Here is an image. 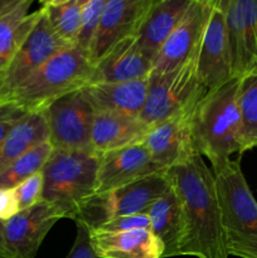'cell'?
<instances>
[{
  "instance_id": "14",
  "label": "cell",
  "mask_w": 257,
  "mask_h": 258,
  "mask_svg": "<svg viewBox=\"0 0 257 258\" xmlns=\"http://www.w3.org/2000/svg\"><path fill=\"white\" fill-rule=\"evenodd\" d=\"M154 0H107L91 47V63L96 64L116 44L135 37Z\"/></svg>"
},
{
  "instance_id": "26",
  "label": "cell",
  "mask_w": 257,
  "mask_h": 258,
  "mask_svg": "<svg viewBox=\"0 0 257 258\" xmlns=\"http://www.w3.org/2000/svg\"><path fill=\"white\" fill-rule=\"evenodd\" d=\"M224 12H226L227 39H228L229 52H231L232 71H233L234 78H239L248 70L243 20H242L239 0H224Z\"/></svg>"
},
{
  "instance_id": "4",
  "label": "cell",
  "mask_w": 257,
  "mask_h": 258,
  "mask_svg": "<svg viewBox=\"0 0 257 258\" xmlns=\"http://www.w3.org/2000/svg\"><path fill=\"white\" fill-rule=\"evenodd\" d=\"M228 256L257 258V201L238 160L214 173Z\"/></svg>"
},
{
  "instance_id": "20",
  "label": "cell",
  "mask_w": 257,
  "mask_h": 258,
  "mask_svg": "<svg viewBox=\"0 0 257 258\" xmlns=\"http://www.w3.org/2000/svg\"><path fill=\"white\" fill-rule=\"evenodd\" d=\"M150 126L140 117L95 113L90 150L97 156L141 143Z\"/></svg>"
},
{
  "instance_id": "27",
  "label": "cell",
  "mask_w": 257,
  "mask_h": 258,
  "mask_svg": "<svg viewBox=\"0 0 257 258\" xmlns=\"http://www.w3.org/2000/svg\"><path fill=\"white\" fill-rule=\"evenodd\" d=\"M52 151V145L47 141L17 159L0 174V189H14L35 173L42 171Z\"/></svg>"
},
{
  "instance_id": "24",
  "label": "cell",
  "mask_w": 257,
  "mask_h": 258,
  "mask_svg": "<svg viewBox=\"0 0 257 258\" xmlns=\"http://www.w3.org/2000/svg\"><path fill=\"white\" fill-rule=\"evenodd\" d=\"M85 0H44V9L50 28L67 47H76L81 27V14Z\"/></svg>"
},
{
  "instance_id": "15",
  "label": "cell",
  "mask_w": 257,
  "mask_h": 258,
  "mask_svg": "<svg viewBox=\"0 0 257 258\" xmlns=\"http://www.w3.org/2000/svg\"><path fill=\"white\" fill-rule=\"evenodd\" d=\"M161 171L143 143L108 151L100 156L96 194L113 190Z\"/></svg>"
},
{
  "instance_id": "19",
  "label": "cell",
  "mask_w": 257,
  "mask_h": 258,
  "mask_svg": "<svg viewBox=\"0 0 257 258\" xmlns=\"http://www.w3.org/2000/svg\"><path fill=\"white\" fill-rule=\"evenodd\" d=\"M146 214L150 219V231L164 246L163 258L179 256L185 237V221L183 204L171 183L170 188L149 207Z\"/></svg>"
},
{
  "instance_id": "33",
  "label": "cell",
  "mask_w": 257,
  "mask_h": 258,
  "mask_svg": "<svg viewBox=\"0 0 257 258\" xmlns=\"http://www.w3.org/2000/svg\"><path fill=\"white\" fill-rule=\"evenodd\" d=\"M27 112L13 105H0V146L15 123Z\"/></svg>"
},
{
  "instance_id": "16",
  "label": "cell",
  "mask_w": 257,
  "mask_h": 258,
  "mask_svg": "<svg viewBox=\"0 0 257 258\" xmlns=\"http://www.w3.org/2000/svg\"><path fill=\"white\" fill-rule=\"evenodd\" d=\"M149 77L127 82L88 83L81 88L95 113L140 117L148 95Z\"/></svg>"
},
{
  "instance_id": "23",
  "label": "cell",
  "mask_w": 257,
  "mask_h": 258,
  "mask_svg": "<svg viewBox=\"0 0 257 258\" xmlns=\"http://www.w3.org/2000/svg\"><path fill=\"white\" fill-rule=\"evenodd\" d=\"M30 5L32 0H19L9 13L0 18V71L39 19L40 9L29 13Z\"/></svg>"
},
{
  "instance_id": "22",
  "label": "cell",
  "mask_w": 257,
  "mask_h": 258,
  "mask_svg": "<svg viewBox=\"0 0 257 258\" xmlns=\"http://www.w3.org/2000/svg\"><path fill=\"white\" fill-rule=\"evenodd\" d=\"M48 140L49 128L44 110L25 113L0 146V174L20 156Z\"/></svg>"
},
{
  "instance_id": "36",
  "label": "cell",
  "mask_w": 257,
  "mask_h": 258,
  "mask_svg": "<svg viewBox=\"0 0 257 258\" xmlns=\"http://www.w3.org/2000/svg\"><path fill=\"white\" fill-rule=\"evenodd\" d=\"M18 3L19 0H0V18L9 13Z\"/></svg>"
},
{
  "instance_id": "8",
  "label": "cell",
  "mask_w": 257,
  "mask_h": 258,
  "mask_svg": "<svg viewBox=\"0 0 257 258\" xmlns=\"http://www.w3.org/2000/svg\"><path fill=\"white\" fill-rule=\"evenodd\" d=\"M39 9L40 17L37 24L0 71V105L34 71L58 52L68 48L52 30L44 9L42 7Z\"/></svg>"
},
{
  "instance_id": "2",
  "label": "cell",
  "mask_w": 257,
  "mask_h": 258,
  "mask_svg": "<svg viewBox=\"0 0 257 258\" xmlns=\"http://www.w3.org/2000/svg\"><path fill=\"white\" fill-rule=\"evenodd\" d=\"M239 78L207 91L194 108L191 143L196 154L207 158L213 173L221 170L233 154L244 153L242 123L237 105Z\"/></svg>"
},
{
  "instance_id": "25",
  "label": "cell",
  "mask_w": 257,
  "mask_h": 258,
  "mask_svg": "<svg viewBox=\"0 0 257 258\" xmlns=\"http://www.w3.org/2000/svg\"><path fill=\"white\" fill-rule=\"evenodd\" d=\"M237 105L242 123L244 151L257 148V67L239 77Z\"/></svg>"
},
{
  "instance_id": "30",
  "label": "cell",
  "mask_w": 257,
  "mask_h": 258,
  "mask_svg": "<svg viewBox=\"0 0 257 258\" xmlns=\"http://www.w3.org/2000/svg\"><path fill=\"white\" fill-rule=\"evenodd\" d=\"M43 189H44V176L42 171H38L27 180L15 186L14 191L20 211H24L40 203L43 201Z\"/></svg>"
},
{
  "instance_id": "21",
  "label": "cell",
  "mask_w": 257,
  "mask_h": 258,
  "mask_svg": "<svg viewBox=\"0 0 257 258\" xmlns=\"http://www.w3.org/2000/svg\"><path fill=\"white\" fill-rule=\"evenodd\" d=\"M191 0H154L135 38L138 44L154 57L183 19Z\"/></svg>"
},
{
  "instance_id": "9",
  "label": "cell",
  "mask_w": 257,
  "mask_h": 258,
  "mask_svg": "<svg viewBox=\"0 0 257 258\" xmlns=\"http://www.w3.org/2000/svg\"><path fill=\"white\" fill-rule=\"evenodd\" d=\"M44 112L49 128L48 141L53 149L90 150L95 112L81 90L58 98Z\"/></svg>"
},
{
  "instance_id": "12",
  "label": "cell",
  "mask_w": 257,
  "mask_h": 258,
  "mask_svg": "<svg viewBox=\"0 0 257 258\" xmlns=\"http://www.w3.org/2000/svg\"><path fill=\"white\" fill-rule=\"evenodd\" d=\"M197 103L150 126L141 141L160 170L166 171L173 166L185 163L191 156L198 155L191 143V118Z\"/></svg>"
},
{
  "instance_id": "13",
  "label": "cell",
  "mask_w": 257,
  "mask_h": 258,
  "mask_svg": "<svg viewBox=\"0 0 257 258\" xmlns=\"http://www.w3.org/2000/svg\"><path fill=\"white\" fill-rule=\"evenodd\" d=\"M65 218L62 211L42 201L4 222V234L10 258H35L52 227Z\"/></svg>"
},
{
  "instance_id": "34",
  "label": "cell",
  "mask_w": 257,
  "mask_h": 258,
  "mask_svg": "<svg viewBox=\"0 0 257 258\" xmlns=\"http://www.w3.org/2000/svg\"><path fill=\"white\" fill-rule=\"evenodd\" d=\"M20 212L14 189H0V221L7 222Z\"/></svg>"
},
{
  "instance_id": "6",
  "label": "cell",
  "mask_w": 257,
  "mask_h": 258,
  "mask_svg": "<svg viewBox=\"0 0 257 258\" xmlns=\"http://www.w3.org/2000/svg\"><path fill=\"white\" fill-rule=\"evenodd\" d=\"M170 188L166 171L151 174L143 179L88 198L78 209L75 222L88 229H97L106 222L123 216L146 213L149 207Z\"/></svg>"
},
{
  "instance_id": "3",
  "label": "cell",
  "mask_w": 257,
  "mask_h": 258,
  "mask_svg": "<svg viewBox=\"0 0 257 258\" xmlns=\"http://www.w3.org/2000/svg\"><path fill=\"white\" fill-rule=\"evenodd\" d=\"M92 71L86 53L77 47L65 48L18 86L3 105H13L24 112L43 111L58 98L87 85Z\"/></svg>"
},
{
  "instance_id": "32",
  "label": "cell",
  "mask_w": 257,
  "mask_h": 258,
  "mask_svg": "<svg viewBox=\"0 0 257 258\" xmlns=\"http://www.w3.org/2000/svg\"><path fill=\"white\" fill-rule=\"evenodd\" d=\"M76 227H77V233H76L75 242L66 258H98L91 246L90 229L80 222H76Z\"/></svg>"
},
{
  "instance_id": "29",
  "label": "cell",
  "mask_w": 257,
  "mask_h": 258,
  "mask_svg": "<svg viewBox=\"0 0 257 258\" xmlns=\"http://www.w3.org/2000/svg\"><path fill=\"white\" fill-rule=\"evenodd\" d=\"M239 5L243 20L244 43L249 70L257 67V0H239Z\"/></svg>"
},
{
  "instance_id": "35",
  "label": "cell",
  "mask_w": 257,
  "mask_h": 258,
  "mask_svg": "<svg viewBox=\"0 0 257 258\" xmlns=\"http://www.w3.org/2000/svg\"><path fill=\"white\" fill-rule=\"evenodd\" d=\"M0 258H10L4 234V222L0 221Z\"/></svg>"
},
{
  "instance_id": "5",
  "label": "cell",
  "mask_w": 257,
  "mask_h": 258,
  "mask_svg": "<svg viewBox=\"0 0 257 258\" xmlns=\"http://www.w3.org/2000/svg\"><path fill=\"white\" fill-rule=\"evenodd\" d=\"M100 156L90 150L53 149L42 169L43 201L58 207L65 218L75 219L80 207L96 194Z\"/></svg>"
},
{
  "instance_id": "11",
  "label": "cell",
  "mask_w": 257,
  "mask_h": 258,
  "mask_svg": "<svg viewBox=\"0 0 257 258\" xmlns=\"http://www.w3.org/2000/svg\"><path fill=\"white\" fill-rule=\"evenodd\" d=\"M212 4L213 0H191L183 19L156 54L150 75L170 72L198 55Z\"/></svg>"
},
{
  "instance_id": "31",
  "label": "cell",
  "mask_w": 257,
  "mask_h": 258,
  "mask_svg": "<svg viewBox=\"0 0 257 258\" xmlns=\"http://www.w3.org/2000/svg\"><path fill=\"white\" fill-rule=\"evenodd\" d=\"M98 231L105 232H127L134 229H150V219L146 213L123 216L106 222L105 224L97 228ZM91 231V229H90ZM95 231V229H92Z\"/></svg>"
},
{
  "instance_id": "18",
  "label": "cell",
  "mask_w": 257,
  "mask_h": 258,
  "mask_svg": "<svg viewBox=\"0 0 257 258\" xmlns=\"http://www.w3.org/2000/svg\"><path fill=\"white\" fill-rule=\"evenodd\" d=\"M91 246L98 258H163L164 246L150 229L127 232L90 231Z\"/></svg>"
},
{
  "instance_id": "10",
  "label": "cell",
  "mask_w": 257,
  "mask_h": 258,
  "mask_svg": "<svg viewBox=\"0 0 257 258\" xmlns=\"http://www.w3.org/2000/svg\"><path fill=\"white\" fill-rule=\"evenodd\" d=\"M197 73L207 91L222 87L234 78L227 39L224 0H213L199 47Z\"/></svg>"
},
{
  "instance_id": "28",
  "label": "cell",
  "mask_w": 257,
  "mask_h": 258,
  "mask_svg": "<svg viewBox=\"0 0 257 258\" xmlns=\"http://www.w3.org/2000/svg\"><path fill=\"white\" fill-rule=\"evenodd\" d=\"M107 0H85L81 14V27L76 47L86 54H90L93 39L100 25L101 17Z\"/></svg>"
},
{
  "instance_id": "1",
  "label": "cell",
  "mask_w": 257,
  "mask_h": 258,
  "mask_svg": "<svg viewBox=\"0 0 257 258\" xmlns=\"http://www.w3.org/2000/svg\"><path fill=\"white\" fill-rule=\"evenodd\" d=\"M183 204L185 237L179 256L229 258L226 249L216 176L201 155L166 170Z\"/></svg>"
},
{
  "instance_id": "17",
  "label": "cell",
  "mask_w": 257,
  "mask_h": 258,
  "mask_svg": "<svg viewBox=\"0 0 257 258\" xmlns=\"http://www.w3.org/2000/svg\"><path fill=\"white\" fill-rule=\"evenodd\" d=\"M153 64L154 57L141 49L136 38H127L116 44L107 54L93 64L92 76L88 83L141 80L149 77Z\"/></svg>"
},
{
  "instance_id": "7",
  "label": "cell",
  "mask_w": 257,
  "mask_h": 258,
  "mask_svg": "<svg viewBox=\"0 0 257 258\" xmlns=\"http://www.w3.org/2000/svg\"><path fill=\"white\" fill-rule=\"evenodd\" d=\"M197 60L198 55L170 72L149 75L148 95L140 115L146 125L166 120L203 97L207 88L198 78Z\"/></svg>"
}]
</instances>
